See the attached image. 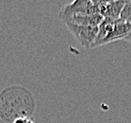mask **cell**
Instances as JSON below:
<instances>
[{
	"mask_svg": "<svg viewBox=\"0 0 131 123\" xmlns=\"http://www.w3.org/2000/svg\"><path fill=\"white\" fill-rule=\"evenodd\" d=\"M131 32V24L121 19L104 18L98 26V30L92 48H99L111 42L124 40Z\"/></svg>",
	"mask_w": 131,
	"mask_h": 123,
	"instance_id": "1",
	"label": "cell"
},
{
	"mask_svg": "<svg viewBox=\"0 0 131 123\" xmlns=\"http://www.w3.org/2000/svg\"><path fill=\"white\" fill-rule=\"evenodd\" d=\"M66 27H68L70 32L74 35V37L78 40L84 48L90 49L95 40L98 27H88L77 25L71 22H64Z\"/></svg>",
	"mask_w": 131,
	"mask_h": 123,
	"instance_id": "2",
	"label": "cell"
},
{
	"mask_svg": "<svg viewBox=\"0 0 131 123\" xmlns=\"http://www.w3.org/2000/svg\"><path fill=\"white\" fill-rule=\"evenodd\" d=\"M94 13H99V11L92 3V0H74V2L63 6L59 13V18L62 19L72 14H94Z\"/></svg>",
	"mask_w": 131,
	"mask_h": 123,
	"instance_id": "3",
	"label": "cell"
},
{
	"mask_svg": "<svg viewBox=\"0 0 131 123\" xmlns=\"http://www.w3.org/2000/svg\"><path fill=\"white\" fill-rule=\"evenodd\" d=\"M104 17L100 13L94 14H72L70 16L60 19L64 22H71L74 24L88 26V27H98L100 23L103 21Z\"/></svg>",
	"mask_w": 131,
	"mask_h": 123,
	"instance_id": "4",
	"label": "cell"
},
{
	"mask_svg": "<svg viewBox=\"0 0 131 123\" xmlns=\"http://www.w3.org/2000/svg\"><path fill=\"white\" fill-rule=\"evenodd\" d=\"M125 2H126L125 0H111V1L110 0L101 10L100 14L104 18L118 19Z\"/></svg>",
	"mask_w": 131,
	"mask_h": 123,
	"instance_id": "5",
	"label": "cell"
},
{
	"mask_svg": "<svg viewBox=\"0 0 131 123\" xmlns=\"http://www.w3.org/2000/svg\"><path fill=\"white\" fill-rule=\"evenodd\" d=\"M119 19L125 23H129L131 24V2H125L121 14H120Z\"/></svg>",
	"mask_w": 131,
	"mask_h": 123,
	"instance_id": "6",
	"label": "cell"
},
{
	"mask_svg": "<svg viewBox=\"0 0 131 123\" xmlns=\"http://www.w3.org/2000/svg\"><path fill=\"white\" fill-rule=\"evenodd\" d=\"M12 123H34V121L28 117H22L14 119Z\"/></svg>",
	"mask_w": 131,
	"mask_h": 123,
	"instance_id": "7",
	"label": "cell"
},
{
	"mask_svg": "<svg viewBox=\"0 0 131 123\" xmlns=\"http://www.w3.org/2000/svg\"><path fill=\"white\" fill-rule=\"evenodd\" d=\"M124 40H125V41H126V42H128V43H131V32L129 33V34H128L127 36L125 37Z\"/></svg>",
	"mask_w": 131,
	"mask_h": 123,
	"instance_id": "8",
	"label": "cell"
},
{
	"mask_svg": "<svg viewBox=\"0 0 131 123\" xmlns=\"http://www.w3.org/2000/svg\"><path fill=\"white\" fill-rule=\"evenodd\" d=\"M126 2H131V0H125Z\"/></svg>",
	"mask_w": 131,
	"mask_h": 123,
	"instance_id": "9",
	"label": "cell"
},
{
	"mask_svg": "<svg viewBox=\"0 0 131 123\" xmlns=\"http://www.w3.org/2000/svg\"><path fill=\"white\" fill-rule=\"evenodd\" d=\"M110 1H111V0H110Z\"/></svg>",
	"mask_w": 131,
	"mask_h": 123,
	"instance_id": "10",
	"label": "cell"
}]
</instances>
